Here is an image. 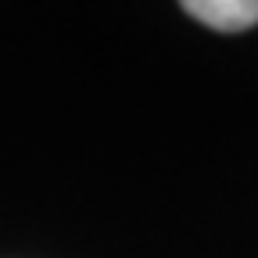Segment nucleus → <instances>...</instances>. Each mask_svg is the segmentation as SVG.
I'll list each match as a JSON object with an SVG mask.
<instances>
[{"label":"nucleus","instance_id":"obj_1","mask_svg":"<svg viewBox=\"0 0 258 258\" xmlns=\"http://www.w3.org/2000/svg\"><path fill=\"white\" fill-rule=\"evenodd\" d=\"M183 11L219 32H244L258 25V0H186Z\"/></svg>","mask_w":258,"mask_h":258}]
</instances>
